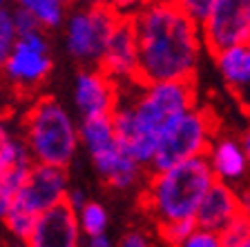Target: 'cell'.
<instances>
[{"label": "cell", "mask_w": 250, "mask_h": 247, "mask_svg": "<svg viewBox=\"0 0 250 247\" xmlns=\"http://www.w3.org/2000/svg\"><path fill=\"white\" fill-rule=\"evenodd\" d=\"M139 42V82L192 80L203 49L201 27L179 2H152L134 16Z\"/></svg>", "instance_id": "1"}, {"label": "cell", "mask_w": 250, "mask_h": 247, "mask_svg": "<svg viewBox=\"0 0 250 247\" xmlns=\"http://www.w3.org/2000/svg\"><path fill=\"white\" fill-rule=\"evenodd\" d=\"M192 109H197L192 80L143 85L134 103L112 114L116 140L141 167L152 165L161 138Z\"/></svg>", "instance_id": "2"}, {"label": "cell", "mask_w": 250, "mask_h": 247, "mask_svg": "<svg viewBox=\"0 0 250 247\" xmlns=\"http://www.w3.org/2000/svg\"><path fill=\"white\" fill-rule=\"evenodd\" d=\"M217 183L208 158H192L170 170L154 174L143 194V205L159 225L192 221L199 205Z\"/></svg>", "instance_id": "3"}, {"label": "cell", "mask_w": 250, "mask_h": 247, "mask_svg": "<svg viewBox=\"0 0 250 247\" xmlns=\"http://www.w3.org/2000/svg\"><path fill=\"white\" fill-rule=\"evenodd\" d=\"M22 138L34 160L41 165L62 167L74 160L81 145L78 125L56 98H38L22 118Z\"/></svg>", "instance_id": "4"}, {"label": "cell", "mask_w": 250, "mask_h": 247, "mask_svg": "<svg viewBox=\"0 0 250 247\" xmlns=\"http://www.w3.org/2000/svg\"><path fill=\"white\" fill-rule=\"evenodd\" d=\"M212 116L206 109H192L161 138L156 156L150 165L152 171L161 174V171L177 167L186 160L208 156L210 145H212Z\"/></svg>", "instance_id": "5"}, {"label": "cell", "mask_w": 250, "mask_h": 247, "mask_svg": "<svg viewBox=\"0 0 250 247\" xmlns=\"http://www.w3.org/2000/svg\"><path fill=\"white\" fill-rule=\"evenodd\" d=\"M121 20L123 14H119L109 5H89L85 9H76L69 16L67 29H65L69 56H74L78 62L99 65Z\"/></svg>", "instance_id": "6"}, {"label": "cell", "mask_w": 250, "mask_h": 247, "mask_svg": "<svg viewBox=\"0 0 250 247\" xmlns=\"http://www.w3.org/2000/svg\"><path fill=\"white\" fill-rule=\"evenodd\" d=\"M67 194H69L67 170L36 163L27 183L16 196L9 211L38 221L45 211L54 209V207L62 205L67 201Z\"/></svg>", "instance_id": "7"}, {"label": "cell", "mask_w": 250, "mask_h": 247, "mask_svg": "<svg viewBox=\"0 0 250 247\" xmlns=\"http://www.w3.org/2000/svg\"><path fill=\"white\" fill-rule=\"evenodd\" d=\"M201 36L214 56L250 45V0H214L212 14L201 25Z\"/></svg>", "instance_id": "8"}, {"label": "cell", "mask_w": 250, "mask_h": 247, "mask_svg": "<svg viewBox=\"0 0 250 247\" xmlns=\"http://www.w3.org/2000/svg\"><path fill=\"white\" fill-rule=\"evenodd\" d=\"M34 156L25 138L0 123V218L5 221L18 191L34 170Z\"/></svg>", "instance_id": "9"}, {"label": "cell", "mask_w": 250, "mask_h": 247, "mask_svg": "<svg viewBox=\"0 0 250 247\" xmlns=\"http://www.w3.org/2000/svg\"><path fill=\"white\" fill-rule=\"evenodd\" d=\"M99 72H103L112 82H139V42L132 16H123V20L112 34L103 58L99 60Z\"/></svg>", "instance_id": "10"}, {"label": "cell", "mask_w": 250, "mask_h": 247, "mask_svg": "<svg viewBox=\"0 0 250 247\" xmlns=\"http://www.w3.org/2000/svg\"><path fill=\"white\" fill-rule=\"evenodd\" d=\"M2 69L11 80L21 82V85L41 82L52 72V56H49V45H47L45 34L36 31L31 36L18 38L14 52Z\"/></svg>", "instance_id": "11"}, {"label": "cell", "mask_w": 250, "mask_h": 247, "mask_svg": "<svg viewBox=\"0 0 250 247\" xmlns=\"http://www.w3.org/2000/svg\"><path fill=\"white\" fill-rule=\"evenodd\" d=\"M81 225L78 214L67 205L45 211L34 225V232L27 238L29 247H81Z\"/></svg>", "instance_id": "12"}, {"label": "cell", "mask_w": 250, "mask_h": 247, "mask_svg": "<svg viewBox=\"0 0 250 247\" xmlns=\"http://www.w3.org/2000/svg\"><path fill=\"white\" fill-rule=\"evenodd\" d=\"M74 103L83 118L112 116L116 109V82L103 72H81L74 85Z\"/></svg>", "instance_id": "13"}, {"label": "cell", "mask_w": 250, "mask_h": 247, "mask_svg": "<svg viewBox=\"0 0 250 247\" xmlns=\"http://www.w3.org/2000/svg\"><path fill=\"white\" fill-rule=\"evenodd\" d=\"M239 214H241L239 194L228 183L217 180L210 187L208 194H206V198L201 201V205H199L194 221H197L199 229H208V232L221 234Z\"/></svg>", "instance_id": "14"}, {"label": "cell", "mask_w": 250, "mask_h": 247, "mask_svg": "<svg viewBox=\"0 0 250 247\" xmlns=\"http://www.w3.org/2000/svg\"><path fill=\"white\" fill-rule=\"evenodd\" d=\"M208 163L212 167V174L217 180L228 183V180H239L248 171V158L244 154V147L237 138H219L210 145L208 152Z\"/></svg>", "instance_id": "15"}, {"label": "cell", "mask_w": 250, "mask_h": 247, "mask_svg": "<svg viewBox=\"0 0 250 247\" xmlns=\"http://www.w3.org/2000/svg\"><path fill=\"white\" fill-rule=\"evenodd\" d=\"M92 163H94V167H96V171H99L112 187H116V190H127V187H132L136 180H139V174H141V165L136 163L119 143H116L112 150L94 156Z\"/></svg>", "instance_id": "16"}, {"label": "cell", "mask_w": 250, "mask_h": 247, "mask_svg": "<svg viewBox=\"0 0 250 247\" xmlns=\"http://www.w3.org/2000/svg\"><path fill=\"white\" fill-rule=\"evenodd\" d=\"M78 136L81 143L87 150V154L99 156L103 152L112 150L119 140H116V132H114V120L112 116H96V118H83L78 125Z\"/></svg>", "instance_id": "17"}, {"label": "cell", "mask_w": 250, "mask_h": 247, "mask_svg": "<svg viewBox=\"0 0 250 247\" xmlns=\"http://www.w3.org/2000/svg\"><path fill=\"white\" fill-rule=\"evenodd\" d=\"M21 5L34 14L42 29H56L65 20V2L61 0H21Z\"/></svg>", "instance_id": "18"}, {"label": "cell", "mask_w": 250, "mask_h": 247, "mask_svg": "<svg viewBox=\"0 0 250 247\" xmlns=\"http://www.w3.org/2000/svg\"><path fill=\"white\" fill-rule=\"evenodd\" d=\"M78 225H81V232L87 238L103 236V234H107V225H109L107 209L101 203L89 201L85 205V209L78 211Z\"/></svg>", "instance_id": "19"}, {"label": "cell", "mask_w": 250, "mask_h": 247, "mask_svg": "<svg viewBox=\"0 0 250 247\" xmlns=\"http://www.w3.org/2000/svg\"><path fill=\"white\" fill-rule=\"evenodd\" d=\"M16 42H18V34H16L14 16L9 7H2L0 9V67H5V62L9 60Z\"/></svg>", "instance_id": "20"}, {"label": "cell", "mask_w": 250, "mask_h": 247, "mask_svg": "<svg viewBox=\"0 0 250 247\" xmlns=\"http://www.w3.org/2000/svg\"><path fill=\"white\" fill-rule=\"evenodd\" d=\"M159 229H161V236L163 241L167 243V245L172 247H181L183 243L188 241V238L192 236L194 232H197V221H177V223H166V225H159Z\"/></svg>", "instance_id": "21"}, {"label": "cell", "mask_w": 250, "mask_h": 247, "mask_svg": "<svg viewBox=\"0 0 250 247\" xmlns=\"http://www.w3.org/2000/svg\"><path fill=\"white\" fill-rule=\"evenodd\" d=\"M219 236L224 241V247H239L241 243H246L250 238V214L241 211Z\"/></svg>", "instance_id": "22"}, {"label": "cell", "mask_w": 250, "mask_h": 247, "mask_svg": "<svg viewBox=\"0 0 250 247\" xmlns=\"http://www.w3.org/2000/svg\"><path fill=\"white\" fill-rule=\"evenodd\" d=\"M11 16H14V25H16V34L18 38H25V36H31V34H36V31H42V27L38 25V20L34 18L29 9L18 2V5L11 9Z\"/></svg>", "instance_id": "23"}, {"label": "cell", "mask_w": 250, "mask_h": 247, "mask_svg": "<svg viewBox=\"0 0 250 247\" xmlns=\"http://www.w3.org/2000/svg\"><path fill=\"white\" fill-rule=\"evenodd\" d=\"M179 7L186 11V16L190 20H194L199 27H201L203 22L210 18V14H212L214 0H181Z\"/></svg>", "instance_id": "24"}, {"label": "cell", "mask_w": 250, "mask_h": 247, "mask_svg": "<svg viewBox=\"0 0 250 247\" xmlns=\"http://www.w3.org/2000/svg\"><path fill=\"white\" fill-rule=\"evenodd\" d=\"M181 247H224V241H221V236L214 234V232H208V229H197V232L188 238Z\"/></svg>", "instance_id": "25"}, {"label": "cell", "mask_w": 250, "mask_h": 247, "mask_svg": "<svg viewBox=\"0 0 250 247\" xmlns=\"http://www.w3.org/2000/svg\"><path fill=\"white\" fill-rule=\"evenodd\" d=\"M116 247H154V245H152V241L143 232H139V229H130L127 234H123V238L119 241Z\"/></svg>", "instance_id": "26"}, {"label": "cell", "mask_w": 250, "mask_h": 247, "mask_svg": "<svg viewBox=\"0 0 250 247\" xmlns=\"http://www.w3.org/2000/svg\"><path fill=\"white\" fill-rule=\"evenodd\" d=\"M65 203H67V205L78 214L81 209H85V205H87L89 201H87V194H85L83 190H69L67 201H65Z\"/></svg>", "instance_id": "27"}, {"label": "cell", "mask_w": 250, "mask_h": 247, "mask_svg": "<svg viewBox=\"0 0 250 247\" xmlns=\"http://www.w3.org/2000/svg\"><path fill=\"white\" fill-rule=\"evenodd\" d=\"M85 247H116V245L112 243V238H109L107 234H103V236L87 238V245H85Z\"/></svg>", "instance_id": "28"}, {"label": "cell", "mask_w": 250, "mask_h": 247, "mask_svg": "<svg viewBox=\"0 0 250 247\" xmlns=\"http://www.w3.org/2000/svg\"><path fill=\"white\" fill-rule=\"evenodd\" d=\"M241 147H244V154H246V158H248V165H250V127L246 129L244 134H241Z\"/></svg>", "instance_id": "29"}, {"label": "cell", "mask_w": 250, "mask_h": 247, "mask_svg": "<svg viewBox=\"0 0 250 247\" xmlns=\"http://www.w3.org/2000/svg\"><path fill=\"white\" fill-rule=\"evenodd\" d=\"M7 247H29V245H27L25 241H14V243H9Z\"/></svg>", "instance_id": "30"}, {"label": "cell", "mask_w": 250, "mask_h": 247, "mask_svg": "<svg viewBox=\"0 0 250 247\" xmlns=\"http://www.w3.org/2000/svg\"><path fill=\"white\" fill-rule=\"evenodd\" d=\"M239 247H250V238H248V241H246V243H241Z\"/></svg>", "instance_id": "31"}, {"label": "cell", "mask_w": 250, "mask_h": 247, "mask_svg": "<svg viewBox=\"0 0 250 247\" xmlns=\"http://www.w3.org/2000/svg\"><path fill=\"white\" fill-rule=\"evenodd\" d=\"M2 7H5V5H2V2H0V9H2Z\"/></svg>", "instance_id": "32"}, {"label": "cell", "mask_w": 250, "mask_h": 247, "mask_svg": "<svg viewBox=\"0 0 250 247\" xmlns=\"http://www.w3.org/2000/svg\"><path fill=\"white\" fill-rule=\"evenodd\" d=\"M0 247H2V245H0Z\"/></svg>", "instance_id": "33"}]
</instances>
